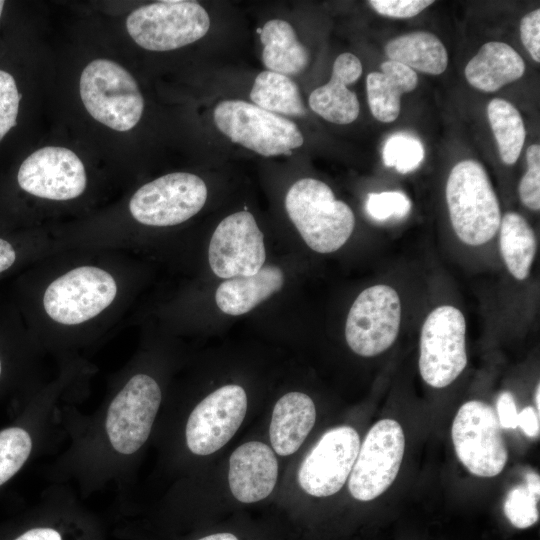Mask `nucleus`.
<instances>
[{"label": "nucleus", "mask_w": 540, "mask_h": 540, "mask_svg": "<svg viewBox=\"0 0 540 540\" xmlns=\"http://www.w3.org/2000/svg\"><path fill=\"white\" fill-rule=\"evenodd\" d=\"M247 411L245 390L224 385L205 397L191 412L186 443L196 455H209L223 447L236 433Z\"/></svg>", "instance_id": "15"}, {"label": "nucleus", "mask_w": 540, "mask_h": 540, "mask_svg": "<svg viewBox=\"0 0 540 540\" xmlns=\"http://www.w3.org/2000/svg\"><path fill=\"white\" fill-rule=\"evenodd\" d=\"M405 435L401 425L382 419L368 431L352 467L348 489L353 498L371 501L394 482L403 459Z\"/></svg>", "instance_id": "11"}, {"label": "nucleus", "mask_w": 540, "mask_h": 540, "mask_svg": "<svg viewBox=\"0 0 540 540\" xmlns=\"http://www.w3.org/2000/svg\"><path fill=\"white\" fill-rule=\"evenodd\" d=\"M361 74L362 64L357 56L349 52L340 54L334 61L329 82L310 94V108L331 123H352L359 115L360 105L357 95L347 86Z\"/></svg>", "instance_id": "18"}, {"label": "nucleus", "mask_w": 540, "mask_h": 540, "mask_svg": "<svg viewBox=\"0 0 540 540\" xmlns=\"http://www.w3.org/2000/svg\"><path fill=\"white\" fill-rule=\"evenodd\" d=\"M260 40L263 44L262 61L269 71L289 76L307 67L309 52L287 21L272 19L266 22Z\"/></svg>", "instance_id": "23"}, {"label": "nucleus", "mask_w": 540, "mask_h": 540, "mask_svg": "<svg viewBox=\"0 0 540 540\" xmlns=\"http://www.w3.org/2000/svg\"><path fill=\"white\" fill-rule=\"evenodd\" d=\"M411 209V201L401 191L369 193L366 201L367 213L374 220L384 221L391 217L404 218Z\"/></svg>", "instance_id": "31"}, {"label": "nucleus", "mask_w": 540, "mask_h": 540, "mask_svg": "<svg viewBox=\"0 0 540 540\" xmlns=\"http://www.w3.org/2000/svg\"><path fill=\"white\" fill-rule=\"evenodd\" d=\"M213 119L232 142L265 157L290 154L304 142L294 122L242 100L219 102Z\"/></svg>", "instance_id": "5"}, {"label": "nucleus", "mask_w": 540, "mask_h": 540, "mask_svg": "<svg viewBox=\"0 0 540 540\" xmlns=\"http://www.w3.org/2000/svg\"><path fill=\"white\" fill-rule=\"evenodd\" d=\"M20 98L13 76L0 70V141L16 125Z\"/></svg>", "instance_id": "33"}, {"label": "nucleus", "mask_w": 540, "mask_h": 540, "mask_svg": "<svg viewBox=\"0 0 540 540\" xmlns=\"http://www.w3.org/2000/svg\"><path fill=\"white\" fill-rule=\"evenodd\" d=\"M161 397L158 383L146 374L133 376L116 395L108 408L105 427L117 452L132 454L146 442Z\"/></svg>", "instance_id": "12"}, {"label": "nucleus", "mask_w": 540, "mask_h": 540, "mask_svg": "<svg viewBox=\"0 0 540 540\" xmlns=\"http://www.w3.org/2000/svg\"><path fill=\"white\" fill-rule=\"evenodd\" d=\"M316 420L313 400L302 392H289L276 402L269 427L270 441L278 455L288 456L302 445Z\"/></svg>", "instance_id": "19"}, {"label": "nucleus", "mask_w": 540, "mask_h": 540, "mask_svg": "<svg viewBox=\"0 0 540 540\" xmlns=\"http://www.w3.org/2000/svg\"><path fill=\"white\" fill-rule=\"evenodd\" d=\"M0 375H1V361H0Z\"/></svg>", "instance_id": "44"}, {"label": "nucleus", "mask_w": 540, "mask_h": 540, "mask_svg": "<svg viewBox=\"0 0 540 540\" xmlns=\"http://www.w3.org/2000/svg\"><path fill=\"white\" fill-rule=\"evenodd\" d=\"M278 462L272 449L259 441L236 448L229 459L228 482L233 496L242 503H255L273 491Z\"/></svg>", "instance_id": "17"}, {"label": "nucleus", "mask_w": 540, "mask_h": 540, "mask_svg": "<svg viewBox=\"0 0 540 540\" xmlns=\"http://www.w3.org/2000/svg\"><path fill=\"white\" fill-rule=\"evenodd\" d=\"M445 192L453 230L463 243L479 246L495 236L501 222L500 206L479 162L469 159L457 163Z\"/></svg>", "instance_id": "2"}, {"label": "nucleus", "mask_w": 540, "mask_h": 540, "mask_svg": "<svg viewBox=\"0 0 540 540\" xmlns=\"http://www.w3.org/2000/svg\"><path fill=\"white\" fill-rule=\"evenodd\" d=\"M521 41L530 56L540 62V9L526 14L520 23Z\"/></svg>", "instance_id": "35"}, {"label": "nucleus", "mask_w": 540, "mask_h": 540, "mask_svg": "<svg viewBox=\"0 0 540 540\" xmlns=\"http://www.w3.org/2000/svg\"><path fill=\"white\" fill-rule=\"evenodd\" d=\"M539 396H540V384L538 383L537 386H536V389H535V394H534V401H535V404H536V407H537V412H539V410H540Z\"/></svg>", "instance_id": "42"}, {"label": "nucleus", "mask_w": 540, "mask_h": 540, "mask_svg": "<svg viewBox=\"0 0 540 540\" xmlns=\"http://www.w3.org/2000/svg\"><path fill=\"white\" fill-rule=\"evenodd\" d=\"M210 18L195 1L165 0L143 5L126 19L131 38L150 51H170L206 35Z\"/></svg>", "instance_id": "4"}, {"label": "nucleus", "mask_w": 540, "mask_h": 540, "mask_svg": "<svg viewBox=\"0 0 540 540\" xmlns=\"http://www.w3.org/2000/svg\"><path fill=\"white\" fill-rule=\"evenodd\" d=\"M15 540H62L60 534L52 528H34L23 533Z\"/></svg>", "instance_id": "38"}, {"label": "nucleus", "mask_w": 540, "mask_h": 540, "mask_svg": "<svg viewBox=\"0 0 540 540\" xmlns=\"http://www.w3.org/2000/svg\"><path fill=\"white\" fill-rule=\"evenodd\" d=\"M496 414L502 428L515 429L518 427V412L513 395L502 392L496 402Z\"/></svg>", "instance_id": "36"}, {"label": "nucleus", "mask_w": 540, "mask_h": 540, "mask_svg": "<svg viewBox=\"0 0 540 540\" xmlns=\"http://www.w3.org/2000/svg\"><path fill=\"white\" fill-rule=\"evenodd\" d=\"M3 7H4V1L0 0V17L3 11Z\"/></svg>", "instance_id": "43"}, {"label": "nucleus", "mask_w": 540, "mask_h": 540, "mask_svg": "<svg viewBox=\"0 0 540 540\" xmlns=\"http://www.w3.org/2000/svg\"><path fill=\"white\" fill-rule=\"evenodd\" d=\"M284 280L283 271L275 265L263 266L250 276L226 279L216 289V305L227 315H243L280 291Z\"/></svg>", "instance_id": "20"}, {"label": "nucleus", "mask_w": 540, "mask_h": 540, "mask_svg": "<svg viewBox=\"0 0 540 540\" xmlns=\"http://www.w3.org/2000/svg\"><path fill=\"white\" fill-rule=\"evenodd\" d=\"M539 497L525 484L511 488L504 500L503 510L509 522L518 529L533 526L539 519Z\"/></svg>", "instance_id": "30"}, {"label": "nucleus", "mask_w": 540, "mask_h": 540, "mask_svg": "<svg viewBox=\"0 0 540 540\" xmlns=\"http://www.w3.org/2000/svg\"><path fill=\"white\" fill-rule=\"evenodd\" d=\"M265 260L263 233L250 212H235L218 224L208 248L209 265L217 277L253 275Z\"/></svg>", "instance_id": "13"}, {"label": "nucleus", "mask_w": 540, "mask_h": 540, "mask_svg": "<svg viewBox=\"0 0 540 540\" xmlns=\"http://www.w3.org/2000/svg\"><path fill=\"white\" fill-rule=\"evenodd\" d=\"M525 63L518 52L504 42H487L465 67V77L474 88L495 92L522 77Z\"/></svg>", "instance_id": "21"}, {"label": "nucleus", "mask_w": 540, "mask_h": 540, "mask_svg": "<svg viewBox=\"0 0 540 540\" xmlns=\"http://www.w3.org/2000/svg\"><path fill=\"white\" fill-rule=\"evenodd\" d=\"M524 484L527 486L529 490H531L537 495H540V477L537 473L528 472L525 475Z\"/></svg>", "instance_id": "41"}, {"label": "nucleus", "mask_w": 540, "mask_h": 540, "mask_svg": "<svg viewBox=\"0 0 540 540\" xmlns=\"http://www.w3.org/2000/svg\"><path fill=\"white\" fill-rule=\"evenodd\" d=\"M116 293L111 274L94 266H82L55 279L44 293L43 305L52 320L77 325L106 309Z\"/></svg>", "instance_id": "10"}, {"label": "nucleus", "mask_w": 540, "mask_h": 540, "mask_svg": "<svg viewBox=\"0 0 540 540\" xmlns=\"http://www.w3.org/2000/svg\"><path fill=\"white\" fill-rule=\"evenodd\" d=\"M16 259V252L13 246L0 238V273L13 265Z\"/></svg>", "instance_id": "39"}, {"label": "nucleus", "mask_w": 540, "mask_h": 540, "mask_svg": "<svg viewBox=\"0 0 540 540\" xmlns=\"http://www.w3.org/2000/svg\"><path fill=\"white\" fill-rule=\"evenodd\" d=\"M500 252L510 274L517 280H525L534 261L536 236L526 219L516 213L507 212L501 218Z\"/></svg>", "instance_id": "25"}, {"label": "nucleus", "mask_w": 540, "mask_h": 540, "mask_svg": "<svg viewBox=\"0 0 540 540\" xmlns=\"http://www.w3.org/2000/svg\"><path fill=\"white\" fill-rule=\"evenodd\" d=\"M370 6L379 14L393 18H411L434 3L431 0H370Z\"/></svg>", "instance_id": "34"}, {"label": "nucleus", "mask_w": 540, "mask_h": 540, "mask_svg": "<svg viewBox=\"0 0 540 540\" xmlns=\"http://www.w3.org/2000/svg\"><path fill=\"white\" fill-rule=\"evenodd\" d=\"M381 72H371L366 78L368 104L372 115L380 122L397 119L401 96L414 90L418 83L416 72L396 61L387 60Z\"/></svg>", "instance_id": "22"}, {"label": "nucleus", "mask_w": 540, "mask_h": 540, "mask_svg": "<svg viewBox=\"0 0 540 540\" xmlns=\"http://www.w3.org/2000/svg\"><path fill=\"white\" fill-rule=\"evenodd\" d=\"M31 449V437L24 429L11 427L0 431V485L20 470Z\"/></svg>", "instance_id": "29"}, {"label": "nucleus", "mask_w": 540, "mask_h": 540, "mask_svg": "<svg viewBox=\"0 0 540 540\" xmlns=\"http://www.w3.org/2000/svg\"><path fill=\"white\" fill-rule=\"evenodd\" d=\"M286 212L304 242L326 254L340 249L355 227L352 209L332 189L314 178L296 181L285 196Z\"/></svg>", "instance_id": "1"}, {"label": "nucleus", "mask_w": 540, "mask_h": 540, "mask_svg": "<svg viewBox=\"0 0 540 540\" xmlns=\"http://www.w3.org/2000/svg\"><path fill=\"white\" fill-rule=\"evenodd\" d=\"M359 448L354 428L343 425L327 430L302 461L299 485L314 497L337 493L351 473Z\"/></svg>", "instance_id": "14"}, {"label": "nucleus", "mask_w": 540, "mask_h": 540, "mask_svg": "<svg viewBox=\"0 0 540 540\" xmlns=\"http://www.w3.org/2000/svg\"><path fill=\"white\" fill-rule=\"evenodd\" d=\"M424 156L422 142L406 132H397L388 137L382 151L385 166L394 167L402 174L416 170L424 160Z\"/></svg>", "instance_id": "28"}, {"label": "nucleus", "mask_w": 540, "mask_h": 540, "mask_svg": "<svg viewBox=\"0 0 540 540\" xmlns=\"http://www.w3.org/2000/svg\"><path fill=\"white\" fill-rule=\"evenodd\" d=\"M207 194L206 184L197 175L169 173L140 187L130 199L129 210L141 224L174 226L196 215Z\"/></svg>", "instance_id": "8"}, {"label": "nucleus", "mask_w": 540, "mask_h": 540, "mask_svg": "<svg viewBox=\"0 0 540 540\" xmlns=\"http://www.w3.org/2000/svg\"><path fill=\"white\" fill-rule=\"evenodd\" d=\"M385 53L389 60L431 75L442 74L448 65L445 46L436 35L426 31L391 39L385 46Z\"/></svg>", "instance_id": "24"}, {"label": "nucleus", "mask_w": 540, "mask_h": 540, "mask_svg": "<svg viewBox=\"0 0 540 540\" xmlns=\"http://www.w3.org/2000/svg\"><path fill=\"white\" fill-rule=\"evenodd\" d=\"M518 426L526 436L530 438L538 437L540 430L539 412H536L531 406L525 407L518 413Z\"/></svg>", "instance_id": "37"}, {"label": "nucleus", "mask_w": 540, "mask_h": 540, "mask_svg": "<svg viewBox=\"0 0 540 540\" xmlns=\"http://www.w3.org/2000/svg\"><path fill=\"white\" fill-rule=\"evenodd\" d=\"M250 99L254 105L275 114L303 116L305 106L297 84L289 77L265 70L257 75Z\"/></svg>", "instance_id": "26"}, {"label": "nucleus", "mask_w": 540, "mask_h": 540, "mask_svg": "<svg viewBox=\"0 0 540 540\" xmlns=\"http://www.w3.org/2000/svg\"><path fill=\"white\" fill-rule=\"evenodd\" d=\"M18 184L26 192L50 200H70L86 188V172L80 158L64 147H43L21 164Z\"/></svg>", "instance_id": "16"}, {"label": "nucleus", "mask_w": 540, "mask_h": 540, "mask_svg": "<svg viewBox=\"0 0 540 540\" xmlns=\"http://www.w3.org/2000/svg\"><path fill=\"white\" fill-rule=\"evenodd\" d=\"M451 435L456 455L470 473L494 477L504 469L508 451L502 427L487 403H464L454 418Z\"/></svg>", "instance_id": "6"}, {"label": "nucleus", "mask_w": 540, "mask_h": 540, "mask_svg": "<svg viewBox=\"0 0 540 540\" xmlns=\"http://www.w3.org/2000/svg\"><path fill=\"white\" fill-rule=\"evenodd\" d=\"M401 323V302L394 288L378 284L364 289L347 315L345 339L363 357L386 351L395 342Z\"/></svg>", "instance_id": "9"}, {"label": "nucleus", "mask_w": 540, "mask_h": 540, "mask_svg": "<svg viewBox=\"0 0 540 540\" xmlns=\"http://www.w3.org/2000/svg\"><path fill=\"white\" fill-rule=\"evenodd\" d=\"M197 540H240V538L230 531H217L204 535Z\"/></svg>", "instance_id": "40"}, {"label": "nucleus", "mask_w": 540, "mask_h": 540, "mask_svg": "<svg viewBox=\"0 0 540 540\" xmlns=\"http://www.w3.org/2000/svg\"><path fill=\"white\" fill-rule=\"evenodd\" d=\"M527 171L519 183L521 202L532 211L540 209V146L532 144L526 151Z\"/></svg>", "instance_id": "32"}, {"label": "nucleus", "mask_w": 540, "mask_h": 540, "mask_svg": "<svg viewBox=\"0 0 540 540\" xmlns=\"http://www.w3.org/2000/svg\"><path fill=\"white\" fill-rule=\"evenodd\" d=\"M80 96L95 120L119 132L132 129L144 109V100L133 76L108 59L93 60L83 69Z\"/></svg>", "instance_id": "3"}, {"label": "nucleus", "mask_w": 540, "mask_h": 540, "mask_svg": "<svg viewBox=\"0 0 540 540\" xmlns=\"http://www.w3.org/2000/svg\"><path fill=\"white\" fill-rule=\"evenodd\" d=\"M487 115L502 162L515 164L526 138L519 111L507 100L494 98L487 106Z\"/></svg>", "instance_id": "27"}, {"label": "nucleus", "mask_w": 540, "mask_h": 540, "mask_svg": "<svg viewBox=\"0 0 540 540\" xmlns=\"http://www.w3.org/2000/svg\"><path fill=\"white\" fill-rule=\"evenodd\" d=\"M466 321L451 305L435 308L425 319L420 335L419 370L434 388L450 385L467 365Z\"/></svg>", "instance_id": "7"}]
</instances>
